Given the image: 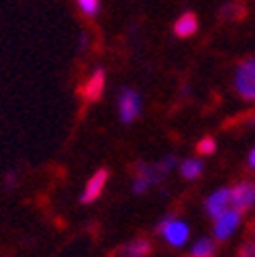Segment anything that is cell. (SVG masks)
<instances>
[{
    "label": "cell",
    "instance_id": "cell-1",
    "mask_svg": "<svg viewBox=\"0 0 255 257\" xmlns=\"http://www.w3.org/2000/svg\"><path fill=\"white\" fill-rule=\"evenodd\" d=\"M235 90L243 100L255 102V55L243 59L235 70Z\"/></svg>",
    "mask_w": 255,
    "mask_h": 257
},
{
    "label": "cell",
    "instance_id": "cell-2",
    "mask_svg": "<svg viewBox=\"0 0 255 257\" xmlns=\"http://www.w3.org/2000/svg\"><path fill=\"white\" fill-rule=\"evenodd\" d=\"M159 233H162V237L172 245V247H182L188 237H190V229L188 224L180 218H166L162 220V224H159Z\"/></svg>",
    "mask_w": 255,
    "mask_h": 257
},
{
    "label": "cell",
    "instance_id": "cell-3",
    "mask_svg": "<svg viewBox=\"0 0 255 257\" xmlns=\"http://www.w3.org/2000/svg\"><path fill=\"white\" fill-rule=\"evenodd\" d=\"M241 210H237L235 206L233 208H227L225 212H220L216 218H214V239L216 241H222V239H229L237 227L241 224Z\"/></svg>",
    "mask_w": 255,
    "mask_h": 257
},
{
    "label": "cell",
    "instance_id": "cell-4",
    "mask_svg": "<svg viewBox=\"0 0 255 257\" xmlns=\"http://www.w3.org/2000/svg\"><path fill=\"white\" fill-rule=\"evenodd\" d=\"M141 114V96L135 90H122L118 96V116L122 122H133Z\"/></svg>",
    "mask_w": 255,
    "mask_h": 257
},
{
    "label": "cell",
    "instance_id": "cell-5",
    "mask_svg": "<svg viewBox=\"0 0 255 257\" xmlns=\"http://www.w3.org/2000/svg\"><path fill=\"white\" fill-rule=\"evenodd\" d=\"M255 204V182H239L231 188V206L245 212Z\"/></svg>",
    "mask_w": 255,
    "mask_h": 257
},
{
    "label": "cell",
    "instance_id": "cell-6",
    "mask_svg": "<svg viewBox=\"0 0 255 257\" xmlns=\"http://www.w3.org/2000/svg\"><path fill=\"white\" fill-rule=\"evenodd\" d=\"M206 214L210 218H216L220 212H225L231 206V188H220L206 198Z\"/></svg>",
    "mask_w": 255,
    "mask_h": 257
},
{
    "label": "cell",
    "instance_id": "cell-7",
    "mask_svg": "<svg viewBox=\"0 0 255 257\" xmlns=\"http://www.w3.org/2000/svg\"><path fill=\"white\" fill-rule=\"evenodd\" d=\"M106 180H108V172H106V170H98L96 174H94V176L88 180V184H86V188H84V192H82V202H84V204H90V202H94V200H98V196L104 192Z\"/></svg>",
    "mask_w": 255,
    "mask_h": 257
},
{
    "label": "cell",
    "instance_id": "cell-8",
    "mask_svg": "<svg viewBox=\"0 0 255 257\" xmlns=\"http://www.w3.org/2000/svg\"><path fill=\"white\" fill-rule=\"evenodd\" d=\"M104 84H106V76H104V70H94L92 76L86 80L84 88H82V94L86 100H98L102 96V90H104Z\"/></svg>",
    "mask_w": 255,
    "mask_h": 257
},
{
    "label": "cell",
    "instance_id": "cell-9",
    "mask_svg": "<svg viewBox=\"0 0 255 257\" xmlns=\"http://www.w3.org/2000/svg\"><path fill=\"white\" fill-rule=\"evenodd\" d=\"M196 31H198V19H196V15H192V13L182 15V17L174 23V33H176V37H180V39H188V37L196 35Z\"/></svg>",
    "mask_w": 255,
    "mask_h": 257
},
{
    "label": "cell",
    "instance_id": "cell-10",
    "mask_svg": "<svg viewBox=\"0 0 255 257\" xmlns=\"http://www.w3.org/2000/svg\"><path fill=\"white\" fill-rule=\"evenodd\" d=\"M245 15H247V9L241 0H231V3L220 7V19L222 21H231V23L241 21V19H245Z\"/></svg>",
    "mask_w": 255,
    "mask_h": 257
},
{
    "label": "cell",
    "instance_id": "cell-11",
    "mask_svg": "<svg viewBox=\"0 0 255 257\" xmlns=\"http://www.w3.org/2000/svg\"><path fill=\"white\" fill-rule=\"evenodd\" d=\"M149 251H151L149 241H145V239H137V241L129 243L126 247H122L120 257H147Z\"/></svg>",
    "mask_w": 255,
    "mask_h": 257
},
{
    "label": "cell",
    "instance_id": "cell-12",
    "mask_svg": "<svg viewBox=\"0 0 255 257\" xmlns=\"http://www.w3.org/2000/svg\"><path fill=\"white\" fill-rule=\"evenodd\" d=\"M180 172L186 180H196L202 174V162L200 159H186V162L180 166Z\"/></svg>",
    "mask_w": 255,
    "mask_h": 257
},
{
    "label": "cell",
    "instance_id": "cell-13",
    "mask_svg": "<svg viewBox=\"0 0 255 257\" xmlns=\"http://www.w3.org/2000/svg\"><path fill=\"white\" fill-rule=\"evenodd\" d=\"M216 255V243L212 239H200L192 247V257H214Z\"/></svg>",
    "mask_w": 255,
    "mask_h": 257
},
{
    "label": "cell",
    "instance_id": "cell-14",
    "mask_svg": "<svg viewBox=\"0 0 255 257\" xmlns=\"http://www.w3.org/2000/svg\"><path fill=\"white\" fill-rule=\"evenodd\" d=\"M76 5L86 17H96L100 11V0H76Z\"/></svg>",
    "mask_w": 255,
    "mask_h": 257
},
{
    "label": "cell",
    "instance_id": "cell-15",
    "mask_svg": "<svg viewBox=\"0 0 255 257\" xmlns=\"http://www.w3.org/2000/svg\"><path fill=\"white\" fill-rule=\"evenodd\" d=\"M216 151V141L212 137H204L200 143H198V153L200 155H212Z\"/></svg>",
    "mask_w": 255,
    "mask_h": 257
},
{
    "label": "cell",
    "instance_id": "cell-16",
    "mask_svg": "<svg viewBox=\"0 0 255 257\" xmlns=\"http://www.w3.org/2000/svg\"><path fill=\"white\" fill-rule=\"evenodd\" d=\"M239 257H255V243H245V245H241Z\"/></svg>",
    "mask_w": 255,
    "mask_h": 257
},
{
    "label": "cell",
    "instance_id": "cell-17",
    "mask_svg": "<svg viewBox=\"0 0 255 257\" xmlns=\"http://www.w3.org/2000/svg\"><path fill=\"white\" fill-rule=\"evenodd\" d=\"M249 168L251 170H255V147L251 149V153H249Z\"/></svg>",
    "mask_w": 255,
    "mask_h": 257
},
{
    "label": "cell",
    "instance_id": "cell-18",
    "mask_svg": "<svg viewBox=\"0 0 255 257\" xmlns=\"http://www.w3.org/2000/svg\"><path fill=\"white\" fill-rule=\"evenodd\" d=\"M253 239H255V229H253Z\"/></svg>",
    "mask_w": 255,
    "mask_h": 257
}]
</instances>
